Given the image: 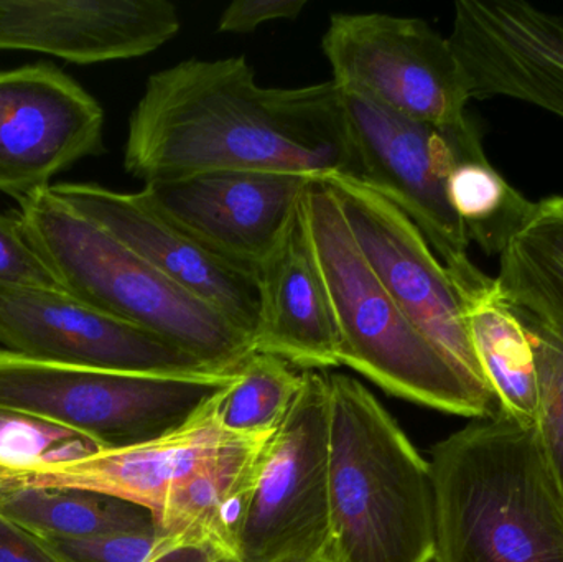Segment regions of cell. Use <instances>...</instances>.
<instances>
[{"label": "cell", "instance_id": "obj_1", "mask_svg": "<svg viewBox=\"0 0 563 562\" xmlns=\"http://www.w3.org/2000/svg\"><path fill=\"white\" fill-rule=\"evenodd\" d=\"M124 168L144 185L217 170L360 178L333 79L264 88L244 56L185 59L154 73L129 119Z\"/></svg>", "mask_w": 563, "mask_h": 562}, {"label": "cell", "instance_id": "obj_2", "mask_svg": "<svg viewBox=\"0 0 563 562\" xmlns=\"http://www.w3.org/2000/svg\"><path fill=\"white\" fill-rule=\"evenodd\" d=\"M430 455L433 562H563V488L536 426L499 409Z\"/></svg>", "mask_w": 563, "mask_h": 562}, {"label": "cell", "instance_id": "obj_3", "mask_svg": "<svg viewBox=\"0 0 563 562\" xmlns=\"http://www.w3.org/2000/svg\"><path fill=\"white\" fill-rule=\"evenodd\" d=\"M334 562H433L430 465L357 379L327 375Z\"/></svg>", "mask_w": 563, "mask_h": 562}, {"label": "cell", "instance_id": "obj_4", "mask_svg": "<svg viewBox=\"0 0 563 562\" xmlns=\"http://www.w3.org/2000/svg\"><path fill=\"white\" fill-rule=\"evenodd\" d=\"M13 214L62 289L76 299L167 340L221 375L240 372L256 352L253 339L223 313L49 190L19 198Z\"/></svg>", "mask_w": 563, "mask_h": 562}, {"label": "cell", "instance_id": "obj_5", "mask_svg": "<svg viewBox=\"0 0 563 562\" xmlns=\"http://www.w3.org/2000/svg\"><path fill=\"white\" fill-rule=\"evenodd\" d=\"M301 207L333 307L341 365L417 405L473 419L498 412L495 396L463 376L394 302L323 181L308 185Z\"/></svg>", "mask_w": 563, "mask_h": 562}, {"label": "cell", "instance_id": "obj_6", "mask_svg": "<svg viewBox=\"0 0 563 562\" xmlns=\"http://www.w3.org/2000/svg\"><path fill=\"white\" fill-rule=\"evenodd\" d=\"M236 378L109 372L0 349V409L91 439L101 451L174 434Z\"/></svg>", "mask_w": 563, "mask_h": 562}, {"label": "cell", "instance_id": "obj_7", "mask_svg": "<svg viewBox=\"0 0 563 562\" xmlns=\"http://www.w3.org/2000/svg\"><path fill=\"white\" fill-rule=\"evenodd\" d=\"M341 92L360 180L419 228L450 277L472 273L476 266L468 256V234L450 205L446 181L460 162L485 152L476 125L468 119L455 128H435L360 92Z\"/></svg>", "mask_w": 563, "mask_h": 562}, {"label": "cell", "instance_id": "obj_8", "mask_svg": "<svg viewBox=\"0 0 563 562\" xmlns=\"http://www.w3.org/2000/svg\"><path fill=\"white\" fill-rule=\"evenodd\" d=\"M330 409L327 375L303 385L257 458L238 543L240 562H310L330 548Z\"/></svg>", "mask_w": 563, "mask_h": 562}, {"label": "cell", "instance_id": "obj_9", "mask_svg": "<svg viewBox=\"0 0 563 562\" xmlns=\"http://www.w3.org/2000/svg\"><path fill=\"white\" fill-rule=\"evenodd\" d=\"M334 85L435 128L468 121L465 73L449 38L426 20L334 13L321 38Z\"/></svg>", "mask_w": 563, "mask_h": 562}, {"label": "cell", "instance_id": "obj_10", "mask_svg": "<svg viewBox=\"0 0 563 562\" xmlns=\"http://www.w3.org/2000/svg\"><path fill=\"white\" fill-rule=\"evenodd\" d=\"M321 181L336 200L364 260L407 319L463 376L492 393L473 352L452 277L419 228L360 178L333 174Z\"/></svg>", "mask_w": 563, "mask_h": 562}, {"label": "cell", "instance_id": "obj_11", "mask_svg": "<svg viewBox=\"0 0 563 562\" xmlns=\"http://www.w3.org/2000/svg\"><path fill=\"white\" fill-rule=\"evenodd\" d=\"M0 345L29 359L82 368L221 375L167 340L63 289L0 287Z\"/></svg>", "mask_w": 563, "mask_h": 562}, {"label": "cell", "instance_id": "obj_12", "mask_svg": "<svg viewBox=\"0 0 563 562\" xmlns=\"http://www.w3.org/2000/svg\"><path fill=\"white\" fill-rule=\"evenodd\" d=\"M104 154V111L71 76L49 63L0 69V191L19 198Z\"/></svg>", "mask_w": 563, "mask_h": 562}, {"label": "cell", "instance_id": "obj_13", "mask_svg": "<svg viewBox=\"0 0 563 562\" xmlns=\"http://www.w3.org/2000/svg\"><path fill=\"white\" fill-rule=\"evenodd\" d=\"M49 194L108 231L172 283L223 313L254 342L260 322L257 274L231 263L168 220L142 191L122 194L98 184L52 185Z\"/></svg>", "mask_w": 563, "mask_h": 562}, {"label": "cell", "instance_id": "obj_14", "mask_svg": "<svg viewBox=\"0 0 563 562\" xmlns=\"http://www.w3.org/2000/svg\"><path fill=\"white\" fill-rule=\"evenodd\" d=\"M313 180L290 172L217 170L152 181L141 191L205 246L257 274Z\"/></svg>", "mask_w": 563, "mask_h": 562}, {"label": "cell", "instance_id": "obj_15", "mask_svg": "<svg viewBox=\"0 0 563 562\" xmlns=\"http://www.w3.org/2000/svg\"><path fill=\"white\" fill-rule=\"evenodd\" d=\"M449 42L472 99H518L563 118V16L525 0H460Z\"/></svg>", "mask_w": 563, "mask_h": 562}, {"label": "cell", "instance_id": "obj_16", "mask_svg": "<svg viewBox=\"0 0 563 562\" xmlns=\"http://www.w3.org/2000/svg\"><path fill=\"white\" fill-rule=\"evenodd\" d=\"M180 26L167 0H0V49L79 65L148 55Z\"/></svg>", "mask_w": 563, "mask_h": 562}, {"label": "cell", "instance_id": "obj_17", "mask_svg": "<svg viewBox=\"0 0 563 562\" xmlns=\"http://www.w3.org/2000/svg\"><path fill=\"white\" fill-rule=\"evenodd\" d=\"M257 283L260 322L254 350L277 356L301 372L340 366L336 320L301 201L284 236L257 269Z\"/></svg>", "mask_w": 563, "mask_h": 562}, {"label": "cell", "instance_id": "obj_18", "mask_svg": "<svg viewBox=\"0 0 563 562\" xmlns=\"http://www.w3.org/2000/svg\"><path fill=\"white\" fill-rule=\"evenodd\" d=\"M462 300L473 352L499 409L538 426L539 379L531 339L499 296L495 279L479 267L452 277Z\"/></svg>", "mask_w": 563, "mask_h": 562}, {"label": "cell", "instance_id": "obj_19", "mask_svg": "<svg viewBox=\"0 0 563 562\" xmlns=\"http://www.w3.org/2000/svg\"><path fill=\"white\" fill-rule=\"evenodd\" d=\"M267 439H241L185 478L155 515V530L208 541L238 558L257 458Z\"/></svg>", "mask_w": 563, "mask_h": 562}, {"label": "cell", "instance_id": "obj_20", "mask_svg": "<svg viewBox=\"0 0 563 562\" xmlns=\"http://www.w3.org/2000/svg\"><path fill=\"white\" fill-rule=\"evenodd\" d=\"M495 283L522 323L563 343V197L532 203L499 254Z\"/></svg>", "mask_w": 563, "mask_h": 562}, {"label": "cell", "instance_id": "obj_21", "mask_svg": "<svg viewBox=\"0 0 563 562\" xmlns=\"http://www.w3.org/2000/svg\"><path fill=\"white\" fill-rule=\"evenodd\" d=\"M0 515L43 540L91 541L155 530L147 508L75 488H0Z\"/></svg>", "mask_w": 563, "mask_h": 562}, {"label": "cell", "instance_id": "obj_22", "mask_svg": "<svg viewBox=\"0 0 563 562\" xmlns=\"http://www.w3.org/2000/svg\"><path fill=\"white\" fill-rule=\"evenodd\" d=\"M303 385V372L254 352L230 386L211 401L221 429L244 439H267L280 428Z\"/></svg>", "mask_w": 563, "mask_h": 562}, {"label": "cell", "instance_id": "obj_23", "mask_svg": "<svg viewBox=\"0 0 563 562\" xmlns=\"http://www.w3.org/2000/svg\"><path fill=\"white\" fill-rule=\"evenodd\" d=\"M446 195L470 243L475 241L486 254H501L534 203L505 180L485 152L453 168Z\"/></svg>", "mask_w": 563, "mask_h": 562}, {"label": "cell", "instance_id": "obj_24", "mask_svg": "<svg viewBox=\"0 0 563 562\" xmlns=\"http://www.w3.org/2000/svg\"><path fill=\"white\" fill-rule=\"evenodd\" d=\"M43 541L63 562H240L217 544L157 530L91 541Z\"/></svg>", "mask_w": 563, "mask_h": 562}, {"label": "cell", "instance_id": "obj_25", "mask_svg": "<svg viewBox=\"0 0 563 562\" xmlns=\"http://www.w3.org/2000/svg\"><path fill=\"white\" fill-rule=\"evenodd\" d=\"M98 451L91 439L78 432L0 409V467L73 461Z\"/></svg>", "mask_w": 563, "mask_h": 562}, {"label": "cell", "instance_id": "obj_26", "mask_svg": "<svg viewBox=\"0 0 563 562\" xmlns=\"http://www.w3.org/2000/svg\"><path fill=\"white\" fill-rule=\"evenodd\" d=\"M522 326L531 339L538 370L539 418L536 428L563 488V343L538 327Z\"/></svg>", "mask_w": 563, "mask_h": 562}, {"label": "cell", "instance_id": "obj_27", "mask_svg": "<svg viewBox=\"0 0 563 562\" xmlns=\"http://www.w3.org/2000/svg\"><path fill=\"white\" fill-rule=\"evenodd\" d=\"M0 287L62 289L15 214L0 213Z\"/></svg>", "mask_w": 563, "mask_h": 562}, {"label": "cell", "instance_id": "obj_28", "mask_svg": "<svg viewBox=\"0 0 563 562\" xmlns=\"http://www.w3.org/2000/svg\"><path fill=\"white\" fill-rule=\"evenodd\" d=\"M307 7V0H234L221 13L220 33H251L274 20H295Z\"/></svg>", "mask_w": 563, "mask_h": 562}, {"label": "cell", "instance_id": "obj_29", "mask_svg": "<svg viewBox=\"0 0 563 562\" xmlns=\"http://www.w3.org/2000/svg\"><path fill=\"white\" fill-rule=\"evenodd\" d=\"M0 562H63L45 541L0 515Z\"/></svg>", "mask_w": 563, "mask_h": 562}, {"label": "cell", "instance_id": "obj_30", "mask_svg": "<svg viewBox=\"0 0 563 562\" xmlns=\"http://www.w3.org/2000/svg\"><path fill=\"white\" fill-rule=\"evenodd\" d=\"M310 562H334L333 557H331L330 551L323 554V557L317 558V560Z\"/></svg>", "mask_w": 563, "mask_h": 562}]
</instances>
